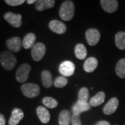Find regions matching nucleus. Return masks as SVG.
Listing matches in <instances>:
<instances>
[{
    "label": "nucleus",
    "mask_w": 125,
    "mask_h": 125,
    "mask_svg": "<svg viewBox=\"0 0 125 125\" xmlns=\"http://www.w3.org/2000/svg\"><path fill=\"white\" fill-rule=\"evenodd\" d=\"M75 11V6L72 1H65L59 9V16L64 21L72 20Z\"/></svg>",
    "instance_id": "1"
},
{
    "label": "nucleus",
    "mask_w": 125,
    "mask_h": 125,
    "mask_svg": "<svg viewBox=\"0 0 125 125\" xmlns=\"http://www.w3.org/2000/svg\"><path fill=\"white\" fill-rule=\"evenodd\" d=\"M0 62L6 70H11L17 64V59L13 54L9 51H4L0 54Z\"/></svg>",
    "instance_id": "2"
},
{
    "label": "nucleus",
    "mask_w": 125,
    "mask_h": 125,
    "mask_svg": "<svg viewBox=\"0 0 125 125\" xmlns=\"http://www.w3.org/2000/svg\"><path fill=\"white\" fill-rule=\"evenodd\" d=\"M20 89L23 94L28 98H34L40 94V87L36 83H24L22 85Z\"/></svg>",
    "instance_id": "3"
},
{
    "label": "nucleus",
    "mask_w": 125,
    "mask_h": 125,
    "mask_svg": "<svg viewBox=\"0 0 125 125\" xmlns=\"http://www.w3.org/2000/svg\"><path fill=\"white\" fill-rule=\"evenodd\" d=\"M31 67L29 64L27 63L22 64L18 67L15 73L16 80L20 83H24L29 78V75L31 72Z\"/></svg>",
    "instance_id": "4"
},
{
    "label": "nucleus",
    "mask_w": 125,
    "mask_h": 125,
    "mask_svg": "<svg viewBox=\"0 0 125 125\" xmlns=\"http://www.w3.org/2000/svg\"><path fill=\"white\" fill-rule=\"evenodd\" d=\"M46 52V47L42 42H38L33 45L31 49V56L33 61H41Z\"/></svg>",
    "instance_id": "5"
},
{
    "label": "nucleus",
    "mask_w": 125,
    "mask_h": 125,
    "mask_svg": "<svg viewBox=\"0 0 125 125\" xmlns=\"http://www.w3.org/2000/svg\"><path fill=\"white\" fill-rule=\"evenodd\" d=\"M85 38L90 46H94L100 40V33L96 29H90L85 32Z\"/></svg>",
    "instance_id": "6"
},
{
    "label": "nucleus",
    "mask_w": 125,
    "mask_h": 125,
    "mask_svg": "<svg viewBox=\"0 0 125 125\" xmlns=\"http://www.w3.org/2000/svg\"><path fill=\"white\" fill-rule=\"evenodd\" d=\"M4 18L6 21L15 28H19L22 25V15L20 14L8 12L4 14Z\"/></svg>",
    "instance_id": "7"
},
{
    "label": "nucleus",
    "mask_w": 125,
    "mask_h": 125,
    "mask_svg": "<svg viewBox=\"0 0 125 125\" xmlns=\"http://www.w3.org/2000/svg\"><path fill=\"white\" fill-rule=\"evenodd\" d=\"M75 70L74 64L70 61H65L62 62L59 66V72L63 76H72Z\"/></svg>",
    "instance_id": "8"
},
{
    "label": "nucleus",
    "mask_w": 125,
    "mask_h": 125,
    "mask_svg": "<svg viewBox=\"0 0 125 125\" xmlns=\"http://www.w3.org/2000/svg\"><path fill=\"white\" fill-rule=\"evenodd\" d=\"M6 46L8 49L13 52H18L21 50L22 41L19 37H13L6 40Z\"/></svg>",
    "instance_id": "9"
},
{
    "label": "nucleus",
    "mask_w": 125,
    "mask_h": 125,
    "mask_svg": "<svg viewBox=\"0 0 125 125\" xmlns=\"http://www.w3.org/2000/svg\"><path fill=\"white\" fill-rule=\"evenodd\" d=\"M49 27L51 31L57 34H62L67 31L66 25L62 22L56 20H52L49 24Z\"/></svg>",
    "instance_id": "10"
},
{
    "label": "nucleus",
    "mask_w": 125,
    "mask_h": 125,
    "mask_svg": "<svg viewBox=\"0 0 125 125\" xmlns=\"http://www.w3.org/2000/svg\"><path fill=\"white\" fill-rule=\"evenodd\" d=\"M100 4L103 10L109 13L115 12L118 8V1L116 0H101Z\"/></svg>",
    "instance_id": "11"
},
{
    "label": "nucleus",
    "mask_w": 125,
    "mask_h": 125,
    "mask_svg": "<svg viewBox=\"0 0 125 125\" xmlns=\"http://www.w3.org/2000/svg\"><path fill=\"white\" fill-rule=\"evenodd\" d=\"M119 105V101L116 97L111 98L103 108V112L106 115H111L116 111Z\"/></svg>",
    "instance_id": "12"
},
{
    "label": "nucleus",
    "mask_w": 125,
    "mask_h": 125,
    "mask_svg": "<svg viewBox=\"0 0 125 125\" xmlns=\"http://www.w3.org/2000/svg\"><path fill=\"white\" fill-rule=\"evenodd\" d=\"M24 118V113L18 108H15L12 111L11 115L9 120V125H18Z\"/></svg>",
    "instance_id": "13"
},
{
    "label": "nucleus",
    "mask_w": 125,
    "mask_h": 125,
    "mask_svg": "<svg viewBox=\"0 0 125 125\" xmlns=\"http://www.w3.org/2000/svg\"><path fill=\"white\" fill-rule=\"evenodd\" d=\"M36 113L40 122L43 124L48 123L50 120V113L44 106H38L36 108Z\"/></svg>",
    "instance_id": "14"
},
{
    "label": "nucleus",
    "mask_w": 125,
    "mask_h": 125,
    "mask_svg": "<svg viewBox=\"0 0 125 125\" xmlns=\"http://www.w3.org/2000/svg\"><path fill=\"white\" fill-rule=\"evenodd\" d=\"M90 109V105L88 102H76L72 106V113L73 114L80 115L83 112L89 111Z\"/></svg>",
    "instance_id": "15"
},
{
    "label": "nucleus",
    "mask_w": 125,
    "mask_h": 125,
    "mask_svg": "<svg viewBox=\"0 0 125 125\" xmlns=\"http://www.w3.org/2000/svg\"><path fill=\"white\" fill-rule=\"evenodd\" d=\"M55 4L54 0H38L36 3V9L38 11H43L53 8Z\"/></svg>",
    "instance_id": "16"
},
{
    "label": "nucleus",
    "mask_w": 125,
    "mask_h": 125,
    "mask_svg": "<svg viewBox=\"0 0 125 125\" xmlns=\"http://www.w3.org/2000/svg\"><path fill=\"white\" fill-rule=\"evenodd\" d=\"M98 65V61L94 57H90L87 58L84 62L83 69L86 72H94Z\"/></svg>",
    "instance_id": "17"
},
{
    "label": "nucleus",
    "mask_w": 125,
    "mask_h": 125,
    "mask_svg": "<svg viewBox=\"0 0 125 125\" xmlns=\"http://www.w3.org/2000/svg\"><path fill=\"white\" fill-rule=\"evenodd\" d=\"M105 97H106L105 93L102 91L97 93L94 97L90 99L89 104L90 106L96 107V106L102 105L105 100Z\"/></svg>",
    "instance_id": "18"
},
{
    "label": "nucleus",
    "mask_w": 125,
    "mask_h": 125,
    "mask_svg": "<svg viewBox=\"0 0 125 125\" xmlns=\"http://www.w3.org/2000/svg\"><path fill=\"white\" fill-rule=\"evenodd\" d=\"M36 40V36L33 33H29L24 36L22 40V46L24 49H30L35 45Z\"/></svg>",
    "instance_id": "19"
},
{
    "label": "nucleus",
    "mask_w": 125,
    "mask_h": 125,
    "mask_svg": "<svg viewBox=\"0 0 125 125\" xmlns=\"http://www.w3.org/2000/svg\"><path fill=\"white\" fill-rule=\"evenodd\" d=\"M41 79H42V85L46 88H49L53 85V79H52V73L47 70H44L42 72L41 74Z\"/></svg>",
    "instance_id": "20"
},
{
    "label": "nucleus",
    "mask_w": 125,
    "mask_h": 125,
    "mask_svg": "<svg viewBox=\"0 0 125 125\" xmlns=\"http://www.w3.org/2000/svg\"><path fill=\"white\" fill-rule=\"evenodd\" d=\"M72 115L68 110H62L58 116L59 125H70L71 122Z\"/></svg>",
    "instance_id": "21"
},
{
    "label": "nucleus",
    "mask_w": 125,
    "mask_h": 125,
    "mask_svg": "<svg viewBox=\"0 0 125 125\" xmlns=\"http://www.w3.org/2000/svg\"><path fill=\"white\" fill-rule=\"evenodd\" d=\"M115 43L119 49H125V32L120 31L115 36Z\"/></svg>",
    "instance_id": "22"
},
{
    "label": "nucleus",
    "mask_w": 125,
    "mask_h": 125,
    "mask_svg": "<svg viewBox=\"0 0 125 125\" xmlns=\"http://www.w3.org/2000/svg\"><path fill=\"white\" fill-rule=\"evenodd\" d=\"M75 56L79 60H83L87 56V49L83 44H77L74 49Z\"/></svg>",
    "instance_id": "23"
},
{
    "label": "nucleus",
    "mask_w": 125,
    "mask_h": 125,
    "mask_svg": "<svg viewBox=\"0 0 125 125\" xmlns=\"http://www.w3.org/2000/svg\"><path fill=\"white\" fill-rule=\"evenodd\" d=\"M115 72L120 78H125V58L120 59L116 65Z\"/></svg>",
    "instance_id": "24"
},
{
    "label": "nucleus",
    "mask_w": 125,
    "mask_h": 125,
    "mask_svg": "<svg viewBox=\"0 0 125 125\" xmlns=\"http://www.w3.org/2000/svg\"><path fill=\"white\" fill-rule=\"evenodd\" d=\"M89 98V91L88 89L85 87L81 88L78 94V102H88Z\"/></svg>",
    "instance_id": "25"
},
{
    "label": "nucleus",
    "mask_w": 125,
    "mask_h": 125,
    "mask_svg": "<svg viewBox=\"0 0 125 125\" xmlns=\"http://www.w3.org/2000/svg\"><path fill=\"white\" fill-rule=\"evenodd\" d=\"M42 104L46 107L49 108H54L57 107L58 103L55 99L50 97H45L42 99Z\"/></svg>",
    "instance_id": "26"
},
{
    "label": "nucleus",
    "mask_w": 125,
    "mask_h": 125,
    "mask_svg": "<svg viewBox=\"0 0 125 125\" xmlns=\"http://www.w3.org/2000/svg\"><path fill=\"white\" fill-rule=\"evenodd\" d=\"M67 82H68V80L65 76H58L55 79V81H54V85L56 88H64L65 86H66Z\"/></svg>",
    "instance_id": "27"
},
{
    "label": "nucleus",
    "mask_w": 125,
    "mask_h": 125,
    "mask_svg": "<svg viewBox=\"0 0 125 125\" xmlns=\"http://www.w3.org/2000/svg\"><path fill=\"white\" fill-rule=\"evenodd\" d=\"M5 2L9 6H17L23 4L25 2V1L24 0H5Z\"/></svg>",
    "instance_id": "28"
},
{
    "label": "nucleus",
    "mask_w": 125,
    "mask_h": 125,
    "mask_svg": "<svg viewBox=\"0 0 125 125\" xmlns=\"http://www.w3.org/2000/svg\"><path fill=\"white\" fill-rule=\"evenodd\" d=\"M72 125H82L81 121L80 115L77 114H72L71 118Z\"/></svg>",
    "instance_id": "29"
},
{
    "label": "nucleus",
    "mask_w": 125,
    "mask_h": 125,
    "mask_svg": "<svg viewBox=\"0 0 125 125\" xmlns=\"http://www.w3.org/2000/svg\"><path fill=\"white\" fill-rule=\"evenodd\" d=\"M0 125H6V119L3 114L0 113Z\"/></svg>",
    "instance_id": "30"
},
{
    "label": "nucleus",
    "mask_w": 125,
    "mask_h": 125,
    "mask_svg": "<svg viewBox=\"0 0 125 125\" xmlns=\"http://www.w3.org/2000/svg\"><path fill=\"white\" fill-rule=\"evenodd\" d=\"M110 125V123L107 122V121H99L97 123H96V125Z\"/></svg>",
    "instance_id": "31"
},
{
    "label": "nucleus",
    "mask_w": 125,
    "mask_h": 125,
    "mask_svg": "<svg viewBox=\"0 0 125 125\" xmlns=\"http://www.w3.org/2000/svg\"><path fill=\"white\" fill-rule=\"evenodd\" d=\"M36 0H27V2L28 4H33V3H36Z\"/></svg>",
    "instance_id": "32"
}]
</instances>
